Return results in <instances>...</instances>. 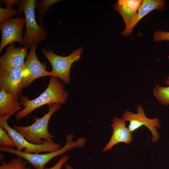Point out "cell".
<instances>
[{
	"instance_id": "cell-7",
	"label": "cell",
	"mask_w": 169,
	"mask_h": 169,
	"mask_svg": "<svg viewBox=\"0 0 169 169\" xmlns=\"http://www.w3.org/2000/svg\"><path fill=\"white\" fill-rule=\"evenodd\" d=\"M122 118L130 124L128 126L129 131L132 133L142 126L144 125L150 131L153 142H157L159 138V134L156 131L160 127V120L158 118L149 119L146 115L143 108L141 105L137 107V113H134L130 111H125L122 114Z\"/></svg>"
},
{
	"instance_id": "cell-18",
	"label": "cell",
	"mask_w": 169,
	"mask_h": 169,
	"mask_svg": "<svg viewBox=\"0 0 169 169\" xmlns=\"http://www.w3.org/2000/svg\"><path fill=\"white\" fill-rule=\"evenodd\" d=\"M59 0H42L38 4L37 11L40 14L39 24L41 25L43 20L50 8L54 4L59 2Z\"/></svg>"
},
{
	"instance_id": "cell-5",
	"label": "cell",
	"mask_w": 169,
	"mask_h": 169,
	"mask_svg": "<svg viewBox=\"0 0 169 169\" xmlns=\"http://www.w3.org/2000/svg\"><path fill=\"white\" fill-rule=\"evenodd\" d=\"M83 50V48L81 47L74 50L68 56H62L55 54L51 49L47 51L42 49L44 55L52 66L51 76L59 79L65 84H69L71 82L70 71L72 65L80 60Z\"/></svg>"
},
{
	"instance_id": "cell-4",
	"label": "cell",
	"mask_w": 169,
	"mask_h": 169,
	"mask_svg": "<svg viewBox=\"0 0 169 169\" xmlns=\"http://www.w3.org/2000/svg\"><path fill=\"white\" fill-rule=\"evenodd\" d=\"M49 111L42 117L35 119L32 125L26 126L16 125L13 129L28 141L35 144H42L45 141H53L54 136L49 133L48 125L52 115L61 108V105L51 104L48 105Z\"/></svg>"
},
{
	"instance_id": "cell-8",
	"label": "cell",
	"mask_w": 169,
	"mask_h": 169,
	"mask_svg": "<svg viewBox=\"0 0 169 169\" xmlns=\"http://www.w3.org/2000/svg\"><path fill=\"white\" fill-rule=\"evenodd\" d=\"M37 45L33 44L26 56L24 65V70L23 79V87L29 86L35 79L40 77L51 76L50 71L47 70L46 63L40 62L38 58L36 50Z\"/></svg>"
},
{
	"instance_id": "cell-2",
	"label": "cell",
	"mask_w": 169,
	"mask_h": 169,
	"mask_svg": "<svg viewBox=\"0 0 169 169\" xmlns=\"http://www.w3.org/2000/svg\"><path fill=\"white\" fill-rule=\"evenodd\" d=\"M73 137L74 135L72 134L67 135L66 137V142L63 147L58 150L44 154L27 153L9 146H0V151L21 157L28 162L34 169H45L46 164L53 158L73 148L82 147L84 146L86 140L84 137H79L77 140L73 141Z\"/></svg>"
},
{
	"instance_id": "cell-20",
	"label": "cell",
	"mask_w": 169,
	"mask_h": 169,
	"mask_svg": "<svg viewBox=\"0 0 169 169\" xmlns=\"http://www.w3.org/2000/svg\"><path fill=\"white\" fill-rule=\"evenodd\" d=\"M17 14H18V10L16 9L0 7V24Z\"/></svg>"
},
{
	"instance_id": "cell-21",
	"label": "cell",
	"mask_w": 169,
	"mask_h": 169,
	"mask_svg": "<svg viewBox=\"0 0 169 169\" xmlns=\"http://www.w3.org/2000/svg\"><path fill=\"white\" fill-rule=\"evenodd\" d=\"M162 40H169V32L159 30L155 31L153 36V41Z\"/></svg>"
},
{
	"instance_id": "cell-25",
	"label": "cell",
	"mask_w": 169,
	"mask_h": 169,
	"mask_svg": "<svg viewBox=\"0 0 169 169\" xmlns=\"http://www.w3.org/2000/svg\"><path fill=\"white\" fill-rule=\"evenodd\" d=\"M165 81L166 83L168 85H169V75L166 79Z\"/></svg>"
},
{
	"instance_id": "cell-6",
	"label": "cell",
	"mask_w": 169,
	"mask_h": 169,
	"mask_svg": "<svg viewBox=\"0 0 169 169\" xmlns=\"http://www.w3.org/2000/svg\"><path fill=\"white\" fill-rule=\"evenodd\" d=\"M13 112L7 115L0 116V126L4 128L9 136L13 140L16 145V150L28 153L38 154L40 152H49L60 148V145L53 141H45L42 144H35L31 143L26 140L19 132L10 127L7 123L8 120L13 114Z\"/></svg>"
},
{
	"instance_id": "cell-24",
	"label": "cell",
	"mask_w": 169,
	"mask_h": 169,
	"mask_svg": "<svg viewBox=\"0 0 169 169\" xmlns=\"http://www.w3.org/2000/svg\"><path fill=\"white\" fill-rule=\"evenodd\" d=\"M64 165L66 169H73V167L66 162L65 163Z\"/></svg>"
},
{
	"instance_id": "cell-9",
	"label": "cell",
	"mask_w": 169,
	"mask_h": 169,
	"mask_svg": "<svg viewBox=\"0 0 169 169\" xmlns=\"http://www.w3.org/2000/svg\"><path fill=\"white\" fill-rule=\"evenodd\" d=\"M25 24V18L12 17L0 24L2 33L0 53L6 46L15 42H18L23 46V32Z\"/></svg>"
},
{
	"instance_id": "cell-3",
	"label": "cell",
	"mask_w": 169,
	"mask_h": 169,
	"mask_svg": "<svg viewBox=\"0 0 169 169\" xmlns=\"http://www.w3.org/2000/svg\"><path fill=\"white\" fill-rule=\"evenodd\" d=\"M38 1L37 0H20L18 4V16L21 13L25 15L26 28L23 37V46L30 47L33 44L38 45L42 40L48 38V32L45 27L38 25L35 18V10Z\"/></svg>"
},
{
	"instance_id": "cell-16",
	"label": "cell",
	"mask_w": 169,
	"mask_h": 169,
	"mask_svg": "<svg viewBox=\"0 0 169 169\" xmlns=\"http://www.w3.org/2000/svg\"><path fill=\"white\" fill-rule=\"evenodd\" d=\"M153 94L161 105L164 106L169 105V85L164 87L156 85L153 89Z\"/></svg>"
},
{
	"instance_id": "cell-14",
	"label": "cell",
	"mask_w": 169,
	"mask_h": 169,
	"mask_svg": "<svg viewBox=\"0 0 169 169\" xmlns=\"http://www.w3.org/2000/svg\"><path fill=\"white\" fill-rule=\"evenodd\" d=\"M166 4V1L163 0H143L129 28L125 32L122 31V34L126 37L130 35L132 32L133 28L142 18L153 10L162 11L165 8Z\"/></svg>"
},
{
	"instance_id": "cell-17",
	"label": "cell",
	"mask_w": 169,
	"mask_h": 169,
	"mask_svg": "<svg viewBox=\"0 0 169 169\" xmlns=\"http://www.w3.org/2000/svg\"><path fill=\"white\" fill-rule=\"evenodd\" d=\"M27 162L21 157L17 156L8 162H2L0 169H31L30 166H27Z\"/></svg>"
},
{
	"instance_id": "cell-15",
	"label": "cell",
	"mask_w": 169,
	"mask_h": 169,
	"mask_svg": "<svg viewBox=\"0 0 169 169\" xmlns=\"http://www.w3.org/2000/svg\"><path fill=\"white\" fill-rule=\"evenodd\" d=\"M20 95L9 94L3 90L0 91V116L5 115L15 112L22 107L19 101Z\"/></svg>"
},
{
	"instance_id": "cell-22",
	"label": "cell",
	"mask_w": 169,
	"mask_h": 169,
	"mask_svg": "<svg viewBox=\"0 0 169 169\" xmlns=\"http://www.w3.org/2000/svg\"><path fill=\"white\" fill-rule=\"evenodd\" d=\"M67 156H62L58 161L53 166L49 168H45V169H61L62 167L69 159Z\"/></svg>"
},
{
	"instance_id": "cell-23",
	"label": "cell",
	"mask_w": 169,
	"mask_h": 169,
	"mask_svg": "<svg viewBox=\"0 0 169 169\" xmlns=\"http://www.w3.org/2000/svg\"><path fill=\"white\" fill-rule=\"evenodd\" d=\"M19 0H3L2 2L6 6V8H12L19 2Z\"/></svg>"
},
{
	"instance_id": "cell-13",
	"label": "cell",
	"mask_w": 169,
	"mask_h": 169,
	"mask_svg": "<svg viewBox=\"0 0 169 169\" xmlns=\"http://www.w3.org/2000/svg\"><path fill=\"white\" fill-rule=\"evenodd\" d=\"M142 0H119L114 5L115 10L122 17L125 25L123 32L127 31L135 19Z\"/></svg>"
},
{
	"instance_id": "cell-11",
	"label": "cell",
	"mask_w": 169,
	"mask_h": 169,
	"mask_svg": "<svg viewBox=\"0 0 169 169\" xmlns=\"http://www.w3.org/2000/svg\"><path fill=\"white\" fill-rule=\"evenodd\" d=\"M28 48L26 46L15 47L14 43L9 44L5 53L0 57V69L10 70L23 66Z\"/></svg>"
},
{
	"instance_id": "cell-12",
	"label": "cell",
	"mask_w": 169,
	"mask_h": 169,
	"mask_svg": "<svg viewBox=\"0 0 169 169\" xmlns=\"http://www.w3.org/2000/svg\"><path fill=\"white\" fill-rule=\"evenodd\" d=\"M126 121L122 118L115 117L111 126L113 131L110 139L103 148L105 152L110 149L115 145L120 143L130 144L132 141V133L125 125Z\"/></svg>"
},
{
	"instance_id": "cell-19",
	"label": "cell",
	"mask_w": 169,
	"mask_h": 169,
	"mask_svg": "<svg viewBox=\"0 0 169 169\" xmlns=\"http://www.w3.org/2000/svg\"><path fill=\"white\" fill-rule=\"evenodd\" d=\"M0 146L15 148L16 147L13 140L9 136L7 132H6L5 130L1 126H0Z\"/></svg>"
},
{
	"instance_id": "cell-10",
	"label": "cell",
	"mask_w": 169,
	"mask_h": 169,
	"mask_svg": "<svg viewBox=\"0 0 169 169\" xmlns=\"http://www.w3.org/2000/svg\"><path fill=\"white\" fill-rule=\"evenodd\" d=\"M24 70V66L10 70L0 69V90L10 94H21Z\"/></svg>"
},
{
	"instance_id": "cell-1",
	"label": "cell",
	"mask_w": 169,
	"mask_h": 169,
	"mask_svg": "<svg viewBox=\"0 0 169 169\" xmlns=\"http://www.w3.org/2000/svg\"><path fill=\"white\" fill-rule=\"evenodd\" d=\"M64 84L58 78L51 76L48 86L45 90L37 98L32 100L21 94L19 101L24 108L16 112L15 118L19 121L33 111L43 105L51 104L60 105L67 102L69 94L64 90Z\"/></svg>"
}]
</instances>
